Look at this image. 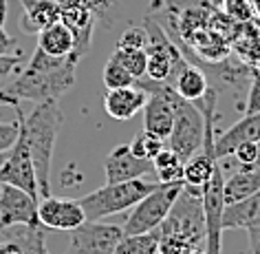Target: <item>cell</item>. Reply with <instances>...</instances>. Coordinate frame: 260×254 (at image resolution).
<instances>
[{"mask_svg": "<svg viewBox=\"0 0 260 254\" xmlns=\"http://www.w3.org/2000/svg\"><path fill=\"white\" fill-rule=\"evenodd\" d=\"M18 135H20V122H18V117H16V122H11V124L0 122V153L9 151V148L16 144Z\"/></svg>", "mask_w": 260, "mask_h": 254, "instance_id": "obj_28", "label": "cell"}, {"mask_svg": "<svg viewBox=\"0 0 260 254\" xmlns=\"http://www.w3.org/2000/svg\"><path fill=\"white\" fill-rule=\"evenodd\" d=\"M57 3L60 5H82V7L93 11V14L97 16V20L106 22V16L110 14V9L117 5V0H57Z\"/></svg>", "mask_w": 260, "mask_h": 254, "instance_id": "obj_26", "label": "cell"}, {"mask_svg": "<svg viewBox=\"0 0 260 254\" xmlns=\"http://www.w3.org/2000/svg\"><path fill=\"white\" fill-rule=\"evenodd\" d=\"M104 173H106V184H119V181L141 179L144 175L154 173L152 161L135 157L128 144L115 146L104 161Z\"/></svg>", "mask_w": 260, "mask_h": 254, "instance_id": "obj_11", "label": "cell"}, {"mask_svg": "<svg viewBox=\"0 0 260 254\" xmlns=\"http://www.w3.org/2000/svg\"><path fill=\"white\" fill-rule=\"evenodd\" d=\"M16 108V117L20 122V133L27 142L31 161H34L38 197H51V164H53V148L64 124V113L57 102H40L29 115L22 113L20 104Z\"/></svg>", "mask_w": 260, "mask_h": 254, "instance_id": "obj_2", "label": "cell"}, {"mask_svg": "<svg viewBox=\"0 0 260 254\" xmlns=\"http://www.w3.org/2000/svg\"><path fill=\"white\" fill-rule=\"evenodd\" d=\"M60 22H64L71 29V34H73V38H75L73 53L82 58L90 49V42H93L97 16L90 9L82 7V5H62Z\"/></svg>", "mask_w": 260, "mask_h": 254, "instance_id": "obj_13", "label": "cell"}, {"mask_svg": "<svg viewBox=\"0 0 260 254\" xmlns=\"http://www.w3.org/2000/svg\"><path fill=\"white\" fill-rule=\"evenodd\" d=\"M253 3V9H256V18L260 20V0H251Z\"/></svg>", "mask_w": 260, "mask_h": 254, "instance_id": "obj_39", "label": "cell"}, {"mask_svg": "<svg viewBox=\"0 0 260 254\" xmlns=\"http://www.w3.org/2000/svg\"><path fill=\"white\" fill-rule=\"evenodd\" d=\"M0 254H24V252H22V247L18 241L5 239V241H0Z\"/></svg>", "mask_w": 260, "mask_h": 254, "instance_id": "obj_35", "label": "cell"}, {"mask_svg": "<svg viewBox=\"0 0 260 254\" xmlns=\"http://www.w3.org/2000/svg\"><path fill=\"white\" fill-rule=\"evenodd\" d=\"M157 177L161 184H170V181H183V164L166 168V171H159Z\"/></svg>", "mask_w": 260, "mask_h": 254, "instance_id": "obj_32", "label": "cell"}, {"mask_svg": "<svg viewBox=\"0 0 260 254\" xmlns=\"http://www.w3.org/2000/svg\"><path fill=\"white\" fill-rule=\"evenodd\" d=\"M260 110V71L251 75V84H249V93H247V106H245V115L249 113H258Z\"/></svg>", "mask_w": 260, "mask_h": 254, "instance_id": "obj_30", "label": "cell"}, {"mask_svg": "<svg viewBox=\"0 0 260 254\" xmlns=\"http://www.w3.org/2000/svg\"><path fill=\"white\" fill-rule=\"evenodd\" d=\"M232 157H236L238 166H251V164H256V157H258V142H245V144H240L236 151L232 153Z\"/></svg>", "mask_w": 260, "mask_h": 254, "instance_id": "obj_29", "label": "cell"}, {"mask_svg": "<svg viewBox=\"0 0 260 254\" xmlns=\"http://www.w3.org/2000/svg\"><path fill=\"white\" fill-rule=\"evenodd\" d=\"M44 230L47 228H29V225H14L7 228L5 232H9L7 239H14L20 243L24 254H49L47 245H44Z\"/></svg>", "mask_w": 260, "mask_h": 254, "instance_id": "obj_21", "label": "cell"}, {"mask_svg": "<svg viewBox=\"0 0 260 254\" xmlns=\"http://www.w3.org/2000/svg\"><path fill=\"white\" fill-rule=\"evenodd\" d=\"M179 164H183V159L179 157L177 153H172V151H161L157 157L152 159V166H154V173H159V171H166V168H172V166H179Z\"/></svg>", "mask_w": 260, "mask_h": 254, "instance_id": "obj_31", "label": "cell"}, {"mask_svg": "<svg viewBox=\"0 0 260 254\" xmlns=\"http://www.w3.org/2000/svg\"><path fill=\"white\" fill-rule=\"evenodd\" d=\"M181 190H183V181H170V184L159 181L152 192H148L139 204L133 206L121 225L123 234H144L157 230L170 214L172 206L177 204Z\"/></svg>", "mask_w": 260, "mask_h": 254, "instance_id": "obj_4", "label": "cell"}, {"mask_svg": "<svg viewBox=\"0 0 260 254\" xmlns=\"http://www.w3.org/2000/svg\"><path fill=\"white\" fill-rule=\"evenodd\" d=\"M164 3H166V0H150V7H148V11L152 14V11L161 9V7H164Z\"/></svg>", "mask_w": 260, "mask_h": 254, "instance_id": "obj_38", "label": "cell"}, {"mask_svg": "<svg viewBox=\"0 0 260 254\" xmlns=\"http://www.w3.org/2000/svg\"><path fill=\"white\" fill-rule=\"evenodd\" d=\"M245 142H260V110L240 117L225 133H216V137H214V155L218 159L232 157V153Z\"/></svg>", "mask_w": 260, "mask_h": 254, "instance_id": "obj_12", "label": "cell"}, {"mask_svg": "<svg viewBox=\"0 0 260 254\" xmlns=\"http://www.w3.org/2000/svg\"><path fill=\"white\" fill-rule=\"evenodd\" d=\"M260 223V190L249 197L225 206L223 212V230H247Z\"/></svg>", "mask_w": 260, "mask_h": 254, "instance_id": "obj_17", "label": "cell"}, {"mask_svg": "<svg viewBox=\"0 0 260 254\" xmlns=\"http://www.w3.org/2000/svg\"><path fill=\"white\" fill-rule=\"evenodd\" d=\"M164 144H166V139H161V137H157V135L144 131V133H139L137 137L130 142L128 146H130V151H133L135 157L152 161L161 151H164Z\"/></svg>", "mask_w": 260, "mask_h": 254, "instance_id": "obj_23", "label": "cell"}, {"mask_svg": "<svg viewBox=\"0 0 260 254\" xmlns=\"http://www.w3.org/2000/svg\"><path fill=\"white\" fill-rule=\"evenodd\" d=\"M16 47V40L7 36V31L0 27V55H11V51Z\"/></svg>", "mask_w": 260, "mask_h": 254, "instance_id": "obj_34", "label": "cell"}, {"mask_svg": "<svg viewBox=\"0 0 260 254\" xmlns=\"http://www.w3.org/2000/svg\"><path fill=\"white\" fill-rule=\"evenodd\" d=\"M144 29L148 34V47H146V55H148V67H146V75L152 82H168L170 75L177 71V67L183 60L179 47L174 44V40L168 36V31H164L159 22H154L150 16H146L144 20Z\"/></svg>", "mask_w": 260, "mask_h": 254, "instance_id": "obj_6", "label": "cell"}, {"mask_svg": "<svg viewBox=\"0 0 260 254\" xmlns=\"http://www.w3.org/2000/svg\"><path fill=\"white\" fill-rule=\"evenodd\" d=\"M3 104H9V106H18V104H20V100H16L14 95H9L7 91H0V106H3Z\"/></svg>", "mask_w": 260, "mask_h": 254, "instance_id": "obj_36", "label": "cell"}, {"mask_svg": "<svg viewBox=\"0 0 260 254\" xmlns=\"http://www.w3.org/2000/svg\"><path fill=\"white\" fill-rule=\"evenodd\" d=\"M0 184L16 186L40 201V197H38V181H36L34 161H31V155H29V148H27V142H24L22 133L18 135L16 144L9 148L7 159L0 164Z\"/></svg>", "mask_w": 260, "mask_h": 254, "instance_id": "obj_9", "label": "cell"}, {"mask_svg": "<svg viewBox=\"0 0 260 254\" xmlns=\"http://www.w3.org/2000/svg\"><path fill=\"white\" fill-rule=\"evenodd\" d=\"M102 80H104V84H106L108 91H113V89H123V87H133V84H135V77L130 75L128 71L123 69L113 55H110L108 62L104 64Z\"/></svg>", "mask_w": 260, "mask_h": 254, "instance_id": "obj_25", "label": "cell"}, {"mask_svg": "<svg viewBox=\"0 0 260 254\" xmlns=\"http://www.w3.org/2000/svg\"><path fill=\"white\" fill-rule=\"evenodd\" d=\"M38 204L40 201L20 188L0 184V234L14 225L40 228Z\"/></svg>", "mask_w": 260, "mask_h": 254, "instance_id": "obj_8", "label": "cell"}, {"mask_svg": "<svg viewBox=\"0 0 260 254\" xmlns=\"http://www.w3.org/2000/svg\"><path fill=\"white\" fill-rule=\"evenodd\" d=\"M82 58L75 53L69 55H49L42 49H36L24 71L9 84L7 93L16 100L40 102H57L75 82V71Z\"/></svg>", "mask_w": 260, "mask_h": 254, "instance_id": "obj_1", "label": "cell"}, {"mask_svg": "<svg viewBox=\"0 0 260 254\" xmlns=\"http://www.w3.org/2000/svg\"><path fill=\"white\" fill-rule=\"evenodd\" d=\"M117 47H126V49H146L148 47V34L141 27H130L121 34Z\"/></svg>", "mask_w": 260, "mask_h": 254, "instance_id": "obj_27", "label": "cell"}, {"mask_svg": "<svg viewBox=\"0 0 260 254\" xmlns=\"http://www.w3.org/2000/svg\"><path fill=\"white\" fill-rule=\"evenodd\" d=\"M159 181H144V179H133V181H119V184H106L97 190L84 194L80 206L84 208L86 221H100L110 214L123 212L135 204H139L148 192L157 188Z\"/></svg>", "mask_w": 260, "mask_h": 254, "instance_id": "obj_3", "label": "cell"}, {"mask_svg": "<svg viewBox=\"0 0 260 254\" xmlns=\"http://www.w3.org/2000/svg\"><path fill=\"white\" fill-rule=\"evenodd\" d=\"M38 219H40V225L47 230L71 232L86 221V214H84V208L77 199L51 194V197L40 199V204H38Z\"/></svg>", "mask_w": 260, "mask_h": 254, "instance_id": "obj_10", "label": "cell"}, {"mask_svg": "<svg viewBox=\"0 0 260 254\" xmlns=\"http://www.w3.org/2000/svg\"><path fill=\"white\" fill-rule=\"evenodd\" d=\"M166 84L187 102L201 100V97L207 93V89H210V80H207V75L203 73V69H199L197 64H192L190 60H185V58L181 60L177 71L170 75V80Z\"/></svg>", "mask_w": 260, "mask_h": 254, "instance_id": "obj_15", "label": "cell"}, {"mask_svg": "<svg viewBox=\"0 0 260 254\" xmlns=\"http://www.w3.org/2000/svg\"><path fill=\"white\" fill-rule=\"evenodd\" d=\"M7 20V0H0V27Z\"/></svg>", "mask_w": 260, "mask_h": 254, "instance_id": "obj_37", "label": "cell"}, {"mask_svg": "<svg viewBox=\"0 0 260 254\" xmlns=\"http://www.w3.org/2000/svg\"><path fill=\"white\" fill-rule=\"evenodd\" d=\"M18 64H22V55H0V80L7 77Z\"/></svg>", "mask_w": 260, "mask_h": 254, "instance_id": "obj_33", "label": "cell"}, {"mask_svg": "<svg viewBox=\"0 0 260 254\" xmlns=\"http://www.w3.org/2000/svg\"><path fill=\"white\" fill-rule=\"evenodd\" d=\"M256 190H260V168L256 164L238 166V171L225 179V188H223L225 206L236 204V201L249 197Z\"/></svg>", "mask_w": 260, "mask_h": 254, "instance_id": "obj_18", "label": "cell"}, {"mask_svg": "<svg viewBox=\"0 0 260 254\" xmlns=\"http://www.w3.org/2000/svg\"><path fill=\"white\" fill-rule=\"evenodd\" d=\"M115 254H159V230L144 234H123Z\"/></svg>", "mask_w": 260, "mask_h": 254, "instance_id": "obj_20", "label": "cell"}, {"mask_svg": "<svg viewBox=\"0 0 260 254\" xmlns=\"http://www.w3.org/2000/svg\"><path fill=\"white\" fill-rule=\"evenodd\" d=\"M170 100L174 106V124L170 133V151L181 159H190L203 148L205 139V117L194 102L183 100L174 91H170Z\"/></svg>", "mask_w": 260, "mask_h": 254, "instance_id": "obj_5", "label": "cell"}, {"mask_svg": "<svg viewBox=\"0 0 260 254\" xmlns=\"http://www.w3.org/2000/svg\"><path fill=\"white\" fill-rule=\"evenodd\" d=\"M123 230L117 223L102 221H84L80 228L71 230L67 254H115Z\"/></svg>", "mask_w": 260, "mask_h": 254, "instance_id": "obj_7", "label": "cell"}, {"mask_svg": "<svg viewBox=\"0 0 260 254\" xmlns=\"http://www.w3.org/2000/svg\"><path fill=\"white\" fill-rule=\"evenodd\" d=\"M214 3H218V0H214Z\"/></svg>", "mask_w": 260, "mask_h": 254, "instance_id": "obj_41", "label": "cell"}, {"mask_svg": "<svg viewBox=\"0 0 260 254\" xmlns=\"http://www.w3.org/2000/svg\"><path fill=\"white\" fill-rule=\"evenodd\" d=\"M148 93L141 87H123L113 89L104 95V110L117 122H128L146 106Z\"/></svg>", "mask_w": 260, "mask_h": 254, "instance_id": "obj_14", "label": "cell"}, {"mask_svg": "<svg viewBox=\"0 0 260 254\" xmlns=\"http://www.w3.org/2000/svg\"><path fill=\"white\" fill-rule=\"evenodd\" d=\"M256 166L260 168V142H258V157H256Z\"/></svg>", "mask_w": 260, "mask_h": 254, "instance_id": "obj_40", "label": "cell"}, {"mask_svg": "<svg viewBox=\"0 0 260 254\" xmlns=\"http://www.w3.org/2000/svg\"><path fill=\"white\" fill-rule=\"evenodd\" d=\"M38 49H42L44 53L55 58L69 55L75 49V38L64 22H55L38 34Z\"/></svg>", "mask_w": 260, "mask_h": 254, "instance_id": "obj_19", "label": "cell"}, {"mask_svg": "<svg viewBox=\"0 0 260 254\" xmlns=\"http://www.w3.org/2000/svg\"><path fill=\"white\" fill-rule=\"evenodd\" d=\"M113 58L128 71L135 80L146 77V67H148V55L146 49H126V47H117L113 51Z\"/></svg>", "mask_w": 260, "mask_h": 254, "instance_id": "obj_22", "label": "cell"}, {"mask_svg": "<svg viewBox=\"0 0 260 254\" xmlns=\"http://www.w3.org/2000/svg\"><path fill=\"white\" fill-rule=\"evenodd\" d=\"M216 5L220 7V11L236 24H245L256 18V9H253L251 0H218Z\"/></svg>", "mask_w": 260, "mask_h": 254, "instance_id": "obj_24", "label": "cell"}, {"mask_svg": "<svg viewBox=\"0 0 260 254\" xmlns=\"http://www.w3.org/2000/svg\"><path fill=\"white\" fill-rule=\"evenodd\" d=\"M22 16L20 29L22 34H40L42 29L60 22L62 5L57 0H20Z\"/></svg>", "mask_w": 260, "mask_h": 254, "instance_id": "obj_16", "label": "cell"}]
</instances>
